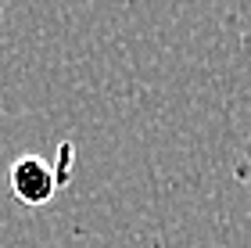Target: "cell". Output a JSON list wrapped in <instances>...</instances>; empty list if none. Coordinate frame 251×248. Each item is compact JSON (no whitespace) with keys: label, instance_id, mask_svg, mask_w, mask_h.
<instances>
[{"label":"cell","instance_id":"cell-1","mask_svg":"<svg viewBox=\"0 0 251 248\" xmlns=\"http://www.w3.org/2000/svg\"><path fill=\"white\" fill-rule=\"evenodd\" d=\"M11 194L22 205H47V201L58 194V176H54V165L40 155H22L11 165Z\"/></svg>","mask_w":251,"mask_h":248},{"label":"cell","instance_id":"cell-2","mask_svg":"<svg viewBox=\"0 0 251 248\" xmlns=\"http://www.w3.org/2000/svg\"><path fill=\"white\" fill-rule=\"evenodd\" d=\"M233 180H237L241 187H248V191H251V155H244V159L233 165Z\"/></svg>","mask_w":251,"mask_h":248}]
</instances>
